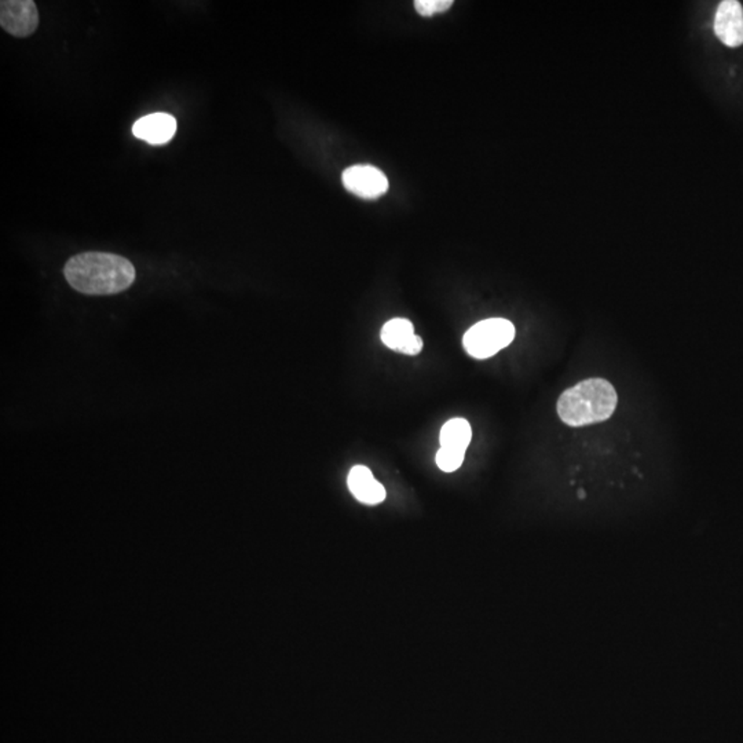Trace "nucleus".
Listing matches in <instances>:
<instances>
[{
    "label": "nucleus",
    "instance_id": "obj_1",
    "mask_svg": "<svg viewBox=\"0 0 743 743\" xmlns=\"http://www.w3.org/2000/svg\"><path fill=\"white\" fill-rule=\"evenodd\" d=\"M63 276L84 295H115L131 287L135 267L129 259L110 252H81L66 262Z\"/></svg>",
    "mask_w": 743,
    "mask_h": 743
},
{
    "label": "nucleus",
    "instance_id": "obj_2",
    "mask_svg": "<svg viewBox=\"0 0 743 743\" xmlns=\"http://www.w3.org/2000/svg\"><path fill=\"white\" fill-rule=\"evenodd\" d=\"M617 404V391L612 383L605 379H586L560 395L557 416L568 427H586L609 420Z\"/></svg>",
    "mask_w": 743,
    "mask_h": 743
},
{
    "label": "nucleus",
    "instance_id": "obj_3",
    "mask_svg": "<svg viewBox=\"0 0 743 743\" xmlns=\"http://www.w3.org/2000/svg\"><path fill=\"white\" fill-rule=\"evenodd\" d=\"M515 327L505 319H488L478 322L465 332L462 346L472 358L488 359L511 345Z\"/></svg>",
    "mask_w": 743,
    "mask_h": 743
},
{
    "label": "nucleus",
    "instance_id": "obj_4",
    "mask_svg": "<svg viewBox=\"0 0 743 743\" xmlns=\"http://www.w3.org/2000/svg\"><path fill=\"white\" fill-rule=\"evenodd\" d=\"M0 25L15 38H28L39 26V12L32 0H2Z\"/></svg>",
    "mask_w": 743,
    "mask_h": 743
},
{
    "label": "nucleus",
    "instance_id": "obj_5",
    "mask_svg": "<svg viewBox=\"0 0 743 743\" xmlns=\"http://www.w3.org/2000/svg\"><path fill=\"white\" fill-rule=\"evenodd\" d=\"M343 185L348 192L362 198H377L388 189V179L372 166H354L343 173Z\"/></svg>",
    "mask_w": 743,
    "mask_h": 743
},
{
    "label": "nucleus",
    "instance_id": "obj_6",
    "mask_svg": "<svg viewBox=\"0 0 743 743\" xmlns=\"http://www.w3.org/2000/svg\"><path fill=\"white\" fill-rule=\"evenodd\" d=\"M380 338L388 348L405 356H417L423 350L422 338L414 335V324L406 319H393L386 322Z\"/></svg>",
    "mask_w": 743,
    "mask_h": 743
},
{
    "label": "nucleus",
    "instance_id": "obj_7",
    "mask_svg": "<svg viewBox=\"0 0 743 743\" xmlns=\"http://www.w3.org/2000/svg\"><path fill=\"white\" fill-rule=\"evenodd\" d=\"M715 32L721 43L729 47L743 44V7L737 0H724L715 17Z\"/></svg>",
    "mask_w": 743,
    "mask_h": 743
},
{
    "label": "nucleus",
    "instance_id": "obj_8",
    "mask_svg": "<svg viewBox=\"0 0 743 743\" xmlns=\"http://www.w3.org/2000/svg\"><path fill=\"white\" fill-rule=\"evenodd\" d=\"M176 120L168 113H153L135 121L132 134L150 145H164L174 138Z\"/></svg>",
    "mask_w": 743,
    "mask_h": 743
},
{
    "label": "nucleus",
    "instance_id": "obj_9",
    "mask_svg": "<svg viewBox=\"0 0 743 743\" xmlns=\"http://www.w3.org/2000/svg\"><path fill=\"white\" fill-rule=\"evenodd\" d=\"M348 485L362 504L377 505L386 500V489L365 465H356L348 472Z\"/></svg>",
    "mask_w": 743,
    "mask_h": 743
},
{
    "label": "nucleus",
    "instance_id": "obj_10",
    "mask_svg": "<svg viewBox=\"0 0 743 743\" xmlns=\"http://www.w3.org/2000/svg\"><path fill=\"white\" fill-rule=\"evenodd\" d=\"M471 439H472V428L470 423L462 417H456L443 424L441 435H439V443H441V448L465 454Z\"/></svg>",
    "mask_w": 743,
    "mask_h": 743
},
{
    "label": "nucleus",
    "instance_id": "obj_11",
    "mask_svg": "<svg viewBox=\"0 0 743 743\" xmlns=\"http://www.w3.org/2000/svg\"><path fill=\"white\" fill-rule=\"evenodd\" d=\"M464 457L465 454L439 448V451L436 452L435 462L443 472H454L462 467Z\"/></svg>",
    "mask_w": 743,
    "mask_h": 743
},
{
    "label": "nucleus",
    "instance_id": "obj_12",
    "mask_svg": "<svg viewBox=\"0 0 743 743\" xmlns=\"http://www.w3.org/2000/svg\"><path fill=\"white\" fill-rule=\"evenodd\" d=\"M452 5H453L452 0H416L414 2L417 13L423 17H431L438 13L446 12L451 9Z\"/></svg>",
    "mask_w": 743,
    "mask_h": 743
}]
</instances>
